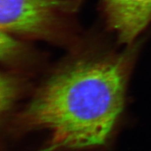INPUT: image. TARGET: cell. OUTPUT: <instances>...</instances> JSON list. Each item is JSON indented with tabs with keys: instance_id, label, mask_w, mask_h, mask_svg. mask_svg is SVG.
<instances>
[{
	"instance_id": "cell-1",
	"label": "cell",
	"mask_w": 151,
	"mask_h": 151,
	"mask_svg": "<svg viewBox=\"0 0 151 151\" xmlns=\"http://www.w3.org/2000/svg\"><path fill=\"white\" fill-rule=\"evenodd\" d=\"M139 42L120 51L78 45L11 119L15 136L45 132L50 151H97L110 142L125 106Z\"/></svg>"
},
{
	"instance_id": "cell-2",
	"label": "cell",
	"mask_w": 151,
	"mask_h": 151,
	"mask_svg": "<svg viewBox=\"0 0 151 151\" xmlns=\"http://www.w3.org/2000/svg\"><path fill=\"white\" fill-rule=\"evenodd\" d=\"M85 0H0L1 31L24 40L76 45L77 14Z\"/></svg>"
},
{
	"instance_id": "cell-3",
	"label": "cell",
	"mask_w": 151,
	"mask_h": 151,
	"mask_svg": "<svg viewBox=\"0 0 151 151\" xmlns=\"http://www.w3.org/2000/svg\"><path fill=\"white\" fill-rule=\"evenodd\" d=\"M107 27L129 46L151 23V0H99Z\"/></svg>"
},
{
	"instance_id": "cell-4",
	"label": "cell",
	"mask_w": 151,
	"mask_h": 151,
	"mask_svg": "<svg viewBox=\"0 0 151 151\" xmlns=\"http://www.w3.org/2000/svg\"><path fill=\"white\" fill-rule=\"evenodd\" d=\"M25 41L1 31L0 62L5 69L26 72L28 67L35 65L37 52Z\"/></svg>"
},
{
	"instance_id": "cell-5",
	"label": "cell",
	"mask_w": 151,
	"mask_h": 151,
	"mask_svg": "<svg viewBox=\"0 0 151 151\" xmlns=\"http://www.w3.org/2000/svg\"><path fill=\"white\" fill-rule=\"evenodd\" d=\"M30 86L28 73L5 69L0 73V113L7 118Z\"/></svg>"
},
{
	"instance_id": "cell-6",
	"label": "cell",
	"mask_w": 151,
	"mask_h": 151,
	"mask_svg": "<svg viewBox=\"0 0 151 151\" xmlns=\"http://www.w3.org/2000/svg\"><path fill=\"white\" fill-rule=\"evenodd\" d=\"M39 151H50V150H49V149L48 148H46V147H43L42 149H41V150Z\"/></svg>"
}]
</instances>
